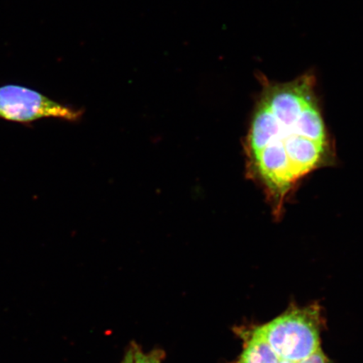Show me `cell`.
I'll use <instances>...</instances> for the list:
<instances>
[{
  "label": "cell",
  "mask_w": 363,
  "mask_h": 363,
  "mask_svg": "<svg viewBox=\"0 0 363 363\" xmlns=\"http://www.w3.org/2000/svg\"><path fill=\"white\" fill-rule=\"evenodd\" d=\"M322 323L320 308L311 306L291 308L259 328L281 360L301 362L321 351Z\"/></svg>",
  "instance_id": "cell-2"
},
{
  "label": "cell",
  "mask_w": 363,
  "mask_h": 363,
  "mask_svg": "<svg viewBox=\"0 0 363 363\" xmlns=\"http://www.w3.org/2000/svg\"><path fill=\"white\" fill-rule=\"evenodd\" d=\"M120 363H134L133 347L131 343L129 345L128 348L126 349L123 359Z\"/></svg>",
  "instance_id": "cell-7"
},
{
  "label": "cell",
  "mask_w": 363,
  "mask_h": 363,
  "mask_svg": "<svg viewBox=\"0 0 363 363\" xmlns=\"http://www.w3.org/2000/svg\"><path fill=\"white\" fill-rule=\"evenodd\" d=\"M242 340V352L233 363H280L282 360L276 355L263 337L259 326L253 328L235 330Z\"/></svg>",
  "instance_id": "cell-4"
},
{
  "label": "cell",
  "mask_w": 363,
  "mask_h": 363,
  "mask_svg": "<svg viewBox=\"0 0 363 363\" xmlns=\"http://www.w3.org/2000/svg\"><path fill=\"white\" fill-rule=\"evenodd\" d=\"M280 363H330V361L321 350L319 352L315 353V355L307 358L306 360L301 362L282 361Z\"/></svg>",
  "instance_id": "cell-6"
},
{
  "label": "cell",
  "mask_w": 363,
  "mask_h": 363,
  "mask_svg": "<svg viewBox=\"0 0 363 363\" xmlns=\"http://www.w3.org/2000/svg\"><path fill=\"white\" fill-rule=\"evenodd\" d=\"M133 345L134 363H162L166 358V352L163 349L155 347L152 350L145 352L142 347L135 342Z\"/></svg>",
  "instance_id": "cell-5"
},
{
  "label": "cell",
  "mask_w": 363,
  "mask_h": 363,
  "mask_svg": "<svg viewBox=\"0 0 363 363\" xmlns=\"http://www.w3.org/2000/svg\"><path fill=\"white\" fill-rule=\"evenodd\" d=\"M261 89L243 139L247 178L264 194L276 220L298 185L315 171L337 163L315 75L288 82L259 76Z\"/></svg>",
  "instance_id": "cell-1"
},
{
  "label": "cell",
  "mask_w": 363,
  "mask_h": 363,
  "mask_svg": "<svg viewBox=\"0 0 363 363\" xmlns=\"http://www.w3.org/2000/svg\"><path fill=\"white\" fill-rule=\"evenodd\" d=\"M83 111L63 106L38 91L20 85L0 87V118L29 125L45 118L69 121L79 120Z\"/></svg>",
  "instance_id": "cell-3"
}]
</instances>
